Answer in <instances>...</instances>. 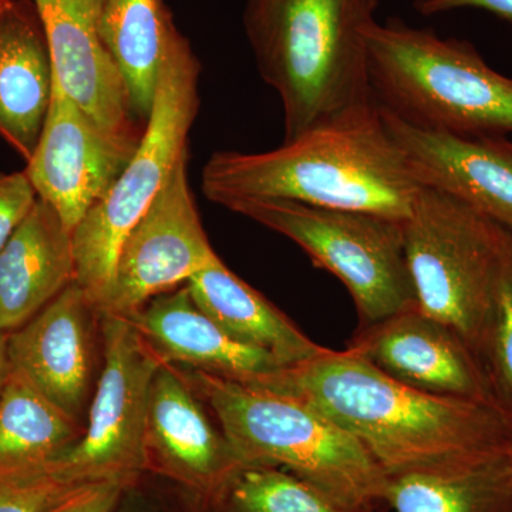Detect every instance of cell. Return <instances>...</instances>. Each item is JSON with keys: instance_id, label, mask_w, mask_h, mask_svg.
Segmentation results:
<instances>
[{"instance_id": "cell-17", "label": "cell", "mask_w": 512, "mask_h": 512, "mask_svg": "<svg viewBox=\"0 0 512 512\" xmlns=\"http://www.w3.org/2000/svg\"><path fill=\"white\" fill-rule=\"evenodd\" d=\"M161 362L254 382L282 369L271 353L229 336L198 308L187 285L147 302L130 318Z\"/></svg>"}, {"instance_id": "cell-4", "label": "cell", "mask_w": 512, "mask_h": 512, "mask_svg": "<svg viewBox=\"0 0 512 512\" xmlns=\"http://www.w3.org/2000/svg\"><path fill=\"white\" fill-rule=\"evenodd\" d=\"M245 466L281 468L357 507H386L389 477L356 437L311 404L261 384L184 375Z\"/></svg>"}, {"instance_id": "cell-27", "label": "cell", "mask_w": 512, "mask_h": 512, "mask_svg": "<svg viewBox=\"0 0 512 512\" xmlns=\"http://www.w3.org/2000/svg\"><path fill=\"white\" fill-rule=\"evenodd\" d=\"M37 194L26 175L0 173V249L35 207Z\"/></svg>"}, {"instance_id": "cell-7", "label": "cell", "mask_w": 512, "mask_h": 512, "mask_svg": "<svg viewBox=\"0 0 512 512\" xmlns=\"http://www.w3.org/2000/svg\"><path fill=\"white\" fill-rule=\"evenodd\" d=\"M200 64L175 33L161 64L147 128L109 192L73 231L76 284L97 308L109 289L121 245L187 156L198 110Z\"/></svg>"}, {"instance_id": "cell-28", "label": "cell", "mask_w": 512, "mask_h": 512, "mask_svg": "<svg viewBox=\"0 0 512 512\" xmlns=\"http://www.w3.org/2000/svg\"><path fill=\"white\" fill-rule=\"evenodd\" d=\"M130 485L120 480H101L74 488L46 512H113Z\"/></svg>"}, {"instance_id": "cell-32", "label": "cell", "mask_w": 512, "mask_h": 512, "mask_svg": "<svg viewBox=\"0 0 512 512\" xmlns=\"http://www.w3.org/2000/svg\"><path fill=\"white\" fill-rule=\"evenodd\" d=\"M510 467H511V476H512V443L510 447Z\"/></svg>"}, {"instance_id": "cell-15", "label": "cell", "mask_w": 512, "mask_h": 512, "mask_svg": "<svg viewBox=\"0 0 512 512\" xmlns=\"http://www.w3.org/2000/svg\"><path fill=\"white\" fill-rule=\"evenodd\" d=\"M60 87L107 134L140 141L119 67L101 42L96 0H32Z\"/></svg>"}, {"instance_id": "cell-6", "label": "cell", "mask_w": 512, "mask_h": 512, "mask_svg": "<svg viewBox=\"0 0 512 512\" xmlns=\"http://www.w3.org/2000/svg\"><path fill=\"white\" fill-rule=\"evenodd\" d=\"M403 231L420 311L458 333L483 362L512 232L429 187L420 188Z\"/></svg>"}, {"instance_id": "cell-12", "label": "cell", "mask_w": 512, "mask_h": 512, "mask_svg": "<svg viewBox=\"0 0 512 512\" xmlns=\"http://www.w3.org/2000/svg\"><path fill=\"white\" fill-rule=\"evenodd\" d=\"M137 144L101 130L53 76L45 124L25 173L37 198L47 202L74 231L109 192Z\"/></svg>"}, {"instance_id": "cell-26", "label": "cell", "mask_w": 512, "mask_h": 512, "mask_svg": "<svg viewBox=\"0 0 512 512\" xmlns=\"http://www.w3.org/2000/svg\"><path fill=\"white\" fill-rule=\"evenodd\" d=\"M484 359L498 400L512 414V258L498 286Z\"/></svg>"}, {"instance_id": "cell-19", "label": "cell", "mask_w": 512, "mask_h": 512, "mask_svg": "<svg viewBox=\"0 0 512 512\" xmlns=\"http://www.w3.org/2000/svg\"><path fill=\"white\" fill-rule=\"evenodd\" d=\"M53 92V67L35 6L9 0L0 9V137L32 157Z\"/></svg>"}, {"instance_id": "cell-16", "label": "cell", "mask_w": 512, "mask_h": 512, "mask_svg": "<svg viewBox=\"0 0 512 512\" xmlns=\"http://www.w3.org/2000/svg\"><path fill=\"white\" fill-rule=\"evenodd\" d=\"M96 311L76 282L19 329L8 333L10 369L79 420L92 377Z\"/></svg>"}, {"instance_id": "cell-5", "label": "cell", "mask_w": 512, "mask_h": 512, "mask_svg": "<svg viewBox=\"0 0 512 512\" xmlns=\"http://www.w3.org/2000/svg\"><path fill=\"white\" fill-rule=\"evenodd\" d=\"M367 49L376 101L404 123L458 136L512 131V79L491 69L470 43L376 22Z\"/></svg>"}, {"instance_id": "cell-30", "label": "cell", "mask_w": 512, "mask_h": 512, "mask_svg": "<svg viewBox=\"0 0 512 512\" xmlns=\"http://www.w3.org/2000/svg\"><path fill=\"white\" fill-rule=\"evenodd\" d=\"M137 484L130 485L124 491L120 503L114 508L113 512H157L147 504V501L138 494Z\"/></svg>"}, {"instance_id": "cell-9", "label": "cell", "mask_w": 512, "mask_h": 512, "mask_svg": "<svg viewBox=\"0 0 512 512\" xmlns=\"http://www.w3.org/2000/svg\"><path fill=\"white\" fill-rule=\"evenodd\" d=\"M103 319L104 366L82 437L52 466L73 480L136 484L147 474L146 434L154 376L163 362L130 319Z\"/></svg>"}, {"instance_id": "cell-31", "label": "cell", "mask_w": 512, "mask_h": 512, "mask_svg": "<svg viewBox=\"0 0 512 512\" xmlns=\"http://www.w3.org/2000/svg\"><path fill=\"white\" fill-rule=\"evenodd\" d=\"M10 373V362L8 353V333L0 330V394L5 387L6 380Z\"/></svg>"}, {"instance_id": "cell-34", "label": "cell", "mask_w": 512, "mask_h": 512, "mask_svg": "<svg viewBox=\"0 0 512 512\" xmlns=\"http://www.w3.org/2000/svg\"><path fill=\"white\" fill-rule=\"evenodd\" d=\"M8 2H9V0H8ZM8 2H6V3H8ZM6 3H5V5H6ZM5 5H3V6H5ZM3 6H2V8H3ZM2 8H0V9H2Z\"/></svg>"}, {"instance_id": "cell-33", "label": "cell", "mask_w": 512, "mask_h": 512, "mask_svg": "<svg viewBox=\"0 0 512 512\" xmlns=\"http://www.w3.org/2000/svg\"><path fill=\"white\" fill-rule=\"evenodd\" d=\"M8 2V0H0V8H2L5 3Z\"/></svg>"}, {"instance_id": "cell-22", "label": "cell", "mask_w": 512, "mask_h": 512, "mask_svg": "<svg viewBox=\"0 0 512 512\" xmlns=\"http://www.w3.org/2000/svg\"><path fill=\"white\" fill-rule=\"evenodd\" d=\"M82 434L79 420L10 369L0 394V473L49 466Z\"/></svg>"}, {"instance_id": "cell-3", "label": "cell", "mask_w": 512, "mask_h": 512, "mask_svg": "<svg viewBox=\"0 0 512 512\" xmlns=\"http://www.w3.org/2000/svg\"><path fill=\"white\" fill-rule=\"evenodd\" d=\"M379 0H249L259 72L279 94L285 141L375 101L367 33Z\"/></svg>"}, {"instance_id": "cell-24", "label": "cell", "mask_w": 512, "mask_h": 512, "mask_svg": "<svg viewBox=\"0 0 512 512\" xmlns=\"http://www.w3.org/2000/svg\"><path fill=\"white\" fill-rule=\"evenodd\" d=\"M387 507L343 503L276 467L245 466L215 512H386Z\"/></svg>"}, {"instance_id": "cell-20", "label": "cell", "mask_w": 512, "mask_h": 512, "mask_svg": "<svg viewBox=\"0 0 512 512\" xmlns=\"http://www.w3.org/2000/svg\"><path fill=\"white\" fill-rule=\"evenodd\" d=\"M185 285L198 308L229 336L266 350L284 367L312 359L328 349L308 338L262 293L235 275L221 258Z\"/></svg>"}, {"instance_id": "cell-1", "label": "cell", "mask_w": 512, "mask_h": 512, "mask_svg": "<svg viewBox=\"0 0 512 512\" xmlns=\"http://www.w3.org/2000/svg\"><path fill=\"white\" fill-rule=\"evenodd\" d=\"M249 383L311 404L356 437L389 478L457 473L504 456L512 443V414L501 404L420 392L349 348Z\"/></svg>"}, {"instance_id": "cell-10", "label": "cell", "mask_w": 512, "mask_h": 512, "mask_svg": "<svg viewBox=\"0 0 512 512\" xmlns=\"http://www.w3.org/2000/svg\"><path fill=\"white\" fill-rule=\"evenodd\" d=\"M218 259L195 207L185 156L121 245L109 289L96 312L130 318Z\"/></svg>"}, {"instance_id": "cell-23", "label": "cell", "mask_w": 512, "mask_h": 512, "mask_svg": "<svg viewBox=\"0 0 512 512\" xmlns=\"http://www.w3.org/2000/svg\"><path fill=\"white\" fill-rule=\"evenodd\" d=\"M384 503L393 512H512L510 451L457 473L389 478Z\"/></svg>"}, {"instance_id": "cell-29", "label": "cell", "mask_w": 512, "mask_h": 512, "mask_svg": "<svg viewBox=\"0 0 512 512\" xmlns=\"http://www.w3.org/2000/svg\"><path fill=\"white\" fill-rule=\"evenodd\" d=\"M421 15H437L458 9H480L512 22V0H417Z\"/></svg>"}, {"instance_id": "cell-2", "label": "cell", "mask_w": 512, "mask_h": 512, "mask_svg": "<svg viewBox=\"0 0 512 512\" xmlns=\"http://www.w3.org/2000/svg\"><path fill=\"white\" fill-rule=\"evenodd\" d=\"M201 187L220 205L275 198L404 221L421 184L375 100L272 151L215 153L202 170Z\"/></svg>"}, {"instance_id": "cell-18", "label": "cell", "mask_w": 512, "mask_h": 512, "mask_svg": "<svg viewBox=\"0 0 512 512\" xmlns=\"http://www.w3.org/2000/svg\"><path fill=\"white\" fill-rule=\"evenodd\" d=\"M76 282L73 231L37 198L0 249V330L13 332Z\"/></svg>"}, {"instance_id": "cell-21", "label": "cell", "mask_w": 512, "mask_h": 512, "mask_svg": "<svg viewBox=\"0 0 512 512\" xmlns=\"http://www.w3.org/2000/svg\"><path fill=\"white\" fill-rule=\"evenodd\" d=\"M96 25L126 83L131 109L147 119L168 43L177 33L163 0H96Z\"/></svg>"}, {"instance_id": "cell-25", "label": "cell", "mask_w": 512, "mask_h": 512, "mask_svg": "<svg viewBox=\"0 0 512 512\" xmlns=\"http://www.w3.org/2000/svg\"><path fill=\"white\" fill-rule=\"evenodd\" d=\"M82 484L52 464L0 473V512H46Z\"/></svg>"}, {"instance_id": "cell-11", "label": "cell", "mask_w": 512, "mask_h": 512, "mask_svg": "<svg viewBox=\"0 0 512 512\" xmlns=\"http://www.w3.org/2000/svg\"><path fill=\"white\" fill-rule=\"evenodd\" d=\"M147 473L180 488L204 512H215L245 464L214 423L183 373L163 363L151 386Z\"/></svg>"}, {"instance_id": "cell-8", "label": "cell", "mask_w": 512, "mask_h": 512, "mask_svg": "<svg viewBox=\"0 0 512 512\" xmlns=\"http://www.w3.org/2000/svg\"><path fill=\"white\" fill-rule=\"evenodd\" d=\"M222 207L291 239L316 268L335 275L355 301L363 325L417 306L404 252V221L275 198H235Z\"/></svg>"}, {"instance_id": "cell-13", "label": "cell", "mask_w": 512, "mask_h": 512, "mask_svg": "<svg viewBox=\"0 0 512 512\" xmlns=\"http://www.w3.org/2000/svg\"><path fill=\"white\" fill-rule=\"evenodd\" d=\"M348 348L420 392L501 404L480 357L458 333L419 306L362 325Z\"/></svg>"}, {"instance_id": "cell-14", "label": "cell", "mask_w": 512, "mask_h": 512, "mask_svg": "<svg viewBox=\"0 0 512 512\" xmlns=\"http://www.w3.org/2000/svg\"><path fill=\"white\" fill-rule=\"evenodd\" d=\"M382 114L421 187L444 192L512 232V141L424 130Z\"/></svg>"}]
</instances>
